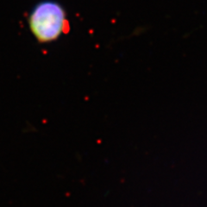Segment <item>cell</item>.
<instances>
[{
  "label": "cell",
  "mask_w": 207,
  "mask_h": 207,
  "mask_svg": "<svg viewBox=\"0 0 207 207\" xmlns=\"http://www.w3.org/2000/svg\"><path fill=\"white\" fill-rule=\"evenodd\" d=\"M28 23L31 33L41 43L56 41L69 29L64 8L55 0H43L36 3L30 13Z\"/></svg>",
  "instance_id": "6da1fadb"
}]
</instances>
